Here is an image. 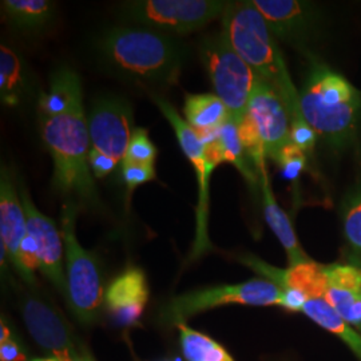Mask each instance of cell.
<instances>
[{"label":"cell","instance_id":"8fae6325","mask_svg":"<svg viewBox=\"0 0 361 361\" xmlns=\"http://www.w3.org/2000/svg\"><path fill=\"white\" fill-rule=\"evenodd\" d=\"M244 121L255 131L267 158L273 161L292 142L290 118L284 102L271 86L257 79Z\"/></svg>","mask_w":361,"mask_h":361},{"label":"cell","instance_id":"484cf974","mask_svg":"<svg viewBox=\"0 0 361 361\" xmlns=\"http://www.w3.org/2000/svg\"><path fill=\"white\" fill-rule=\"evenodd\" d=\"M158 150L149 137V131L143 128H137L133 131L129 147L123 162L154 166Z\"/></svg>","mask_w":361,"mask_h":361},{"label":"cell","instance_id":"2e32d148","mask_svg":"<svg viewBox=\"0 0 361 361\" xmlns=\"http://www.w3.org/2000/svg\"><path fill=\"white\" fill-rule=\"evenodd\" d=\"M147 300L146 274L135 267H130L116 276L104 293L107 310L122 325L137 323L142 316Z\"/></svg>","mask_w":361,"mask_h":361},{"label":"cell","instance_id":"cb8c5ba5","mask_svg":"<svg viewBox=\"0 0 361 361\" xmlns=\"http://www.w3.org/2000/svg\"><path fill=\"white\" fill-rule=\"evenodd\" d=\"M182 353L188 361H234L231 353L210 336L197 332L186 323L176 325Z\"/></svg>","mask_w":361,"mask_h":361},{"label":"cell","instance_id":"277c9868","mask_svg":"<svg viewBox=\"0 0 361 361\" xmlns=\"http://www.w3.org/2000/svg\"><path fill=\"white\" fill-rule=\"evenodd\" d=\"M360 106L359 91L325 66H314L300 91L305 122L316 134L334 142H341L350 135Z\"/></svg>","mask_w":361,"mask_h":361},{"label":"cell","instance_id":"f1b7e54d","mask_svg":"<svg viewBox=\"0 0 361 361\" xmlns=\"http://www.w3.org/2000/svg\"><path fill=\"white\" fill-rule=\"evenodd\" d=\"M122 178L123 182L128 186L129 193H131L134 189L141 186L143 183H147L150 180H154L157 178L154 166H147V165H137V164H126L122 162Z\"/></svg>","mask_w":361,"mask_h":361},{"label":"cell","instance_id":"d4e9b609","mask_svg":"<svg viewBox=\"0 0 361 361\" xmlns=\"http://www.w3.org/2000/svg\"><path fill=\"white\" fill-rule=\"evenodd\" d=\"M343 225L353 265L361 268V188L350 195L344 207Z\"/></svg>","mask_w":361,"mask_h":361},{"label":"cell","instance_id":"6da1fadb","mask_svg":"<svg viewBox=\"0 0 361 361\" xmlns=\"http://www.w3.org/2000/svg\"><path fill=\"white\" fill-rule=\"evenodd\" d=\"M38 118L40 135L54 161V188L79 207H101L89 162V121L77 71L61 67L52 74L49 90L39 97Z\"/></svg>","mask_w":361,"mask_h":361},{"label":"cell","instance_id":"f546056e","mask_svg":"<svg viewBox=\"0 0 361 361\" xmlns=\"http://www.w3.org/2000/svg\"><path fill=\"white\" fill-rule=\"evenodd\" d=\"M30 361H61L51 356H47V357H35V359H31Z\"/></svg>","mask_w":361,"mask_h":361},{"label":"cell","instance_id":"4dcf8cb0","mask_svg":"<svg viewBox=\"0 0 361 361\" xmlns=\"http://www.w3.org/2000/svg\"><path fill=\"white\" fill-rule=\"evenodd\" d=\"M75 361H94V359L91 357V355L89 353V352H86L83 356H80V357L77 359Z\"/></svg>","mask_w":361,"mask_h":361},{"label":"cell","instance_id":"d6986e66","mask_svg":"<svg viewBox=\"0 0 361 361\" xmlns=\"http://www.w3.org/2000/svg\"><path fill=\"white\" fill-rule=\"evenodd\" d=\"M185 121L202 138L210 140L224 126L231 114L216 94H188L183 104Z\"/></svg>","mask_w":361,"mask_h":361},{"label":"cell","instance_id":"7402d4cb","mask_svg":"<svg viewBox=\"0 0 361 361\" xmlns=\"http://www.w3.org/2000/svg\"><path fill=\"white\" fill-rule=\"evenodd\" d=\"M302 313H305L312 322L319 324L328 332L337 336L343 343L348 345L350 350L361 361V335L352 325H349L324 297L308 298Z\"/></svg>","mask_w":361,"mask_h":361},{"label":"cell","instance_id":"9c48e42d","mask_svg":"<svg viewBox=\"0 0 361 361\" xmlns=\"http://www.w3.org/2000/svg\"><path fill=\"white\" fill-rule=\"evenodd\" d=\"M231 304L249 307H283V289L265 279H255L240 284L195 289L170 298L162 307L159 317L165 324L177 325L185 323L198 313Z\"/></svg>","mask_w":361,"mask_h":361},{"label":"cell","instance_id":"603a6c76","mask_svg":"<svg viewBox=\"0 0 361 361\" xmlns=\"http://www.w3.org/2000/svg\"><path fill=\"white\" fill-rule=\"evenodd\" d=\"M1 10L16 30L38 32L50 25L55 4L47 0H3Z\"/></svg>","mask_w":361,"mask_h":361},{"label":"cell","instance_id":"4fadbf2b","mask_svg":"<svg viewBox=\"0 0 361 361\" xmlns=\"http://www.w3.org/2000/svg\"><path fill=\"white\" fill-rule=\"evenodd\" d=\"M22 314L30 335L51 357L75 361L87 352L79 349L75 337L58 310L40 297H23Z\"/></svg>","mask_w":361,"mask_h":361},{"label":"cell","instance_id":"9a60e30c","mask_svg":"<svg viewBox=\"0 0 361 361\" xmlns=\"http://www.w3.org/2000/svg\"><path fill=\"white\" fill-rule=\"evenodd\" d=\"M273 37L289 43L305 40L317 20V10L308 1L252 0Z\"/></svg>","mask_w":361,"mask_h":361},{"label":"cell","instance_id":"4316f807","mask_svg":"<svg viewBox=\"0 0 361 361\" xmlns=\"http://www.w3.org/2000/svg\"><path fill=\"white\" fill-rule=\"evenodd\" d=\"M305 155L307 154L298 146L290 142L281 150L276 162L280 165V168L288 180H295L298 178L300 173L305 169V165H307Z\"/></svg>","mask_w":361,"mask_h":361},{"label":"cell","instance_id":"ba28073f","mask_svg":"<svg viewBox=\"0 0 361 361\" xmlns=\"http://www.w3.org/2000/svg\"><path fill=\"white\" fill-rule=\"evenodd\" d=\"M152 101L169 121L176 133L183 154L192 164L198 183V201L195 207V237L189 261H195L213 250L209 237V205H210V178L213 170L219 166L209 150V141L197 134L188 122L177 113L174 106L152 94Z\"/></svg>","mask_w":361,"mask_h":361},{"label":"cell","instance_id":"3957f363","mask_svg":"<svg viewBox=\"0 0 361 361\" xmlns=\"http://www.w3.org/2000/svg\"><path fill=\"white\" fill-rule=\"evenodd\" d=\"M221 19V32L233 49L253 70L257 79L268 83L284 102L290 118V130L307 126L300 107V91L289 75L277 39L253 1L229 3Z\"/></svg>","mask_w":361,"mask_h":361},{"label":"cell","instance_id":"44dd1931","mask_svg":"<svg viewBox=\"0 0 361 361\" xmlns=\"http://www.w3.org/2000/svg\"><path fill=\"white\" fill-rule=\"evenodd\" d=\"M28 92L25 61L8 46H0V98L1 104L16 107Z\"/></svg>","mask_w":361,"mask_h":361},{"label":"cell","instance_id":"52a82bcc","mask_svg":"<svg viewBox=\"0 0 361 361\" xmlns=\"http://www.w3.org/2000/svg\"><path fill=\"white\" fill-rule=\"evenodd\" d=\"M87 121L91 171L95 178H104L126 157L134 131V113L126 99L116 95H106L92 104Z\"/></svg>","mask_w":361,"mask_h":361},{"label":"cell","instance_id":"e0dca14e","mask_svg":"<svg viewBox=\"0 0 361 361\" xmlns=\"http://www.w3.org/2000/svg\"><path fill=\"white\" fill-rule=\"evenodd\" d=\"M325 300L352 326L361 331V268L353 264L325 265Z\"/></svg>","mask_w":361,"mask_h":361},{"label":"cell","instance_id":"30bf717a","mask_svg":"<svg viewBox=\"0 0 361 361\" xmlns=\"http://www.w3.org/2000/svg\"><path fill=\"white\" fill-rule=\"evenodd\" d=\"M228 1L219 0H135L122 4L123 18L146 28L185 35L222 18Z\"/></svg>","mask_w":361,"mask_h":361},{"label":"cell","instance_id":"5bb4252c","mask_svg":"<svg viewBox=\"0 0 361 361\" xmlns=\"http://www.w3.org/2000/svg\"><path fill=\"white\" fill-rule=\"evenodd\" d=\"M0 237L1 250L18 274L25 279L23 245L28 238L26 213L13 174L6 165H1L0 170Z\"/></svg>","mask_w":361,"mask_h":361},{"label":"cell","instance_id":"7a4b0ae2","mask_svg":"<svg viewBox=\"0 0 361 361\" xmlns=\"http://www.w3.org/2000/svg\"><path fill=\"white\" fill-rule=\"evenodd\" d=\"M98 50L104 65L118 75L155 87L177 85L189 54L183 40L146 27L111 28Z\"/></svg>","mask_w":361,"mask_h":361},{"label":"cell","instance_id":"ac0fdd59","mask_svg":"<svg viewBox=\"0 0 361 361\" xmlns=\"http://www.w3.org/2000/svg\"><path fill=\"white\" fill-rule=\"evenodd\" d=\"M255 169L257 171L259 188L262 192L265 219L271 226L273 233L277 235L281 245L284 246L288 261H289V267L310 262L312 259L307 256V253L300 245L290 219L276 201V197L271 190V180H269L265 161L256 164Z\"/></svg>","mask_w":361,"mask_h":361},{"label":"cell","instance_id":"5b68a950","mask_svg":"<svg viewBox=\"0 0 361 361\" xmlns=\"http://www.w3.org/2000/svg\"><path fill=\"white\" fill-rule=\"evenodd\" d=\"M78 207L67 201L62 207L61 233L65 245L67 292L70 308L80 323L90 325L98 319L104 301V277L97 256L79 244L75 234Z\"/></svg>","mask_w":361,"mask_h":361},{"label":"cell","instance_id":"8992f818","mask_svg":"<svg viewBox=\"0 0 361 361\" xmlns=\"http://www.w3.org/2000/svg\"><path fill=\"white\" fill-rule=\"evenodd\" d=\"M200 58L216 95L238 126L244 121L257 77L222 32L207 35L200 43Z\"/></svg>","mask_w":361,"mask_h":361},{"label":"cell","instance_id":"7c38bea8","mask_svg":"<svg viewBox=\"0 0 361 361\" xmlns=\"http://www.w3.org/2000/svg\"><path fill=\"white\" fill-rule=\"evenodd\" d=\"M19 194L26 213L28 235L35 247L38 269L68 300L67 277L63 269L65 245L62 233L58 231L51 217H47L35 207L25 186H20Z\"/></svg>","mask_w":361,"mask_h":361},{"label":"cell","instance_id":"83f0119b","mask_svg":"<svg viewBox=\"0 0 361 361\" xmlns=\"http://www.w3.org/2000/svg\"><path fill=\"white\" fill-rule=\"evenodd\" d=\"M0 329V360L1 361H27L26 350L13 338L8 324L1 319Z\"/></svg>","mask_w":361,"mask_h":361},{"label":"cell","instance_id":"ffe728a7","mask_svg":"<svg viewBox=\"0 0 361 361\" xmlns=\"http://www.w3.org/2000/svg\"><path fill=\"white\" fill-rule=\"evenodd\" d=\"M209 149L219 165L225 162L233 164L249 183L253 186L257 185L258 174L246 162L247 155L240 138L238 125L234 121L229 119L219 128L213 138L209 140Z\"/></svg>","mask_w":361,"mask_h":361}]
</instances>
